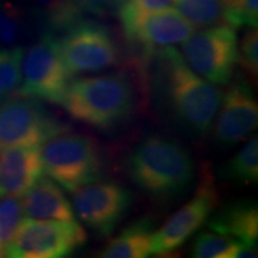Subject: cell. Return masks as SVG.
I'll list each match as a JSON object with an SVG mask.
<instances>
[{
  "label": "cell",
  "mask_w": 258,
  "mask_h": 258,
  "mask_svg": "<svg viewBox=\"0 0 258 258\" xmlns=\"http://www.w3.org/2000/svg\"><path fill=\"white\" fill-rule=\"evenodd\" d=\"M258 104L253 89L243 79L233 82L222 96L214 125V144L228 150L246 140L257 128Z\"/></svg>",
  "instance_id": "7c38bea8"
},
{
  "label": "cell",
  "mask_w": 258,
  "mask_h": 258,
  "mask_svg": "<svg viewBox=\"0 0 258 258\" xmlns=\"http://www.w3.org/2000/svg\"><path fill=\"white\" fill-rule=\"evenodd\" d=\"M61 105L71 117L97 129H111L135 108V90L127 74L85 77L67 84Z\"/></svg>",
  "instance_id": "3957f363"
},
{
  "label": "cell",
  "mask_w": 258,
  "mask_h": 258,
  "mask_svg": "<svg viewBox=\"0 0 258 258\" xmlns=\"http://www.w3.org/2000/svg\"><path fill=\"white\" fill-rule=\"evenodd\" d=\"M73 212L101 237H108L133 205L127 188L115 182H92L74 190Z\"/></svg>",
  "instance_id": "8fae6325"
},
{
  "label": "cell",
  "mask_w": 258,
  "mask_h": 258,
  "mask_svg": "<svg viewBox=\"0 0 258 258\" xmlns=\"http://www.w3.org/2000/svg\"><path fill=\"white\" fill-rule=\"evenodd\" d=\"M173 6L194 28L225 23L220 0H172Z\"/></svg>",
  "instance_id": "ffe728a7"
},
{
  "label": "cell",
  "mask_w": 258,
  "mask_h": 258,
  "mask_svg": "<svg viewBox=\"0 0 258 258\" xmlns=\"http://www.w3.org/2000/svg\"><path fill=\"white\" fill-rule=\"evenodd\" d=\"M69 79L61 59L59 38L46 34L24 53L17 95L61 105Z\"/></svg>",
  "instance_id": "30bf717a"
},
{
  "label": "cell",
  "mask_w": 258,
  "mask_h": 258,
  "mask_svg": "<svg viewBox=\"0 0 258 258\" xmlns=\"http://www.w3.org/2000/svg\"><path fill=\"white\" fill-rule=\"evenodd\" d=\"M82 12L103 17L114 9V0H73Z\"/></svg>",
  "instance_id": "83f0119b"
},
{
  "label": "cell",
  "mask_w": 258,
  "mask_h": 258,
  "mask_svg": "<svg viewBox=\"0 0 258 258\" xmlns=\"http://www.w3.org/2000/svg\"><path fill=\"white\" fill-rule=\"evenodd\" d=\"M207 222L212 231L230 235L257 250L258 207L253 200H239L226 203L212 213Z\"/></svg>",
  "instance_id": "9a60e30c"
},
{
  "label": "cell",
  "mask_w": 258,
  "mask_h": 258,
  "mask_svg": "<svg viewBox=\"0 0 258 258\" xmlns=\"http://www.w3.org/2000/svg\"><path fill=\"white\" fill-rule=\"evenodd\" d=\"M219 199L215 177L208 164H203L195 194L154 232L151 253L164 256L182 246L207 222L219 205Z\"/></svg>",
  "instance_id": "52a82bcc"
},
{
  "label": "cell",
  "mask_w": 258,
  "mask_h": 258,
  "mask_svg": "<svg viewBox=\"0 0 258 258\" xmlns=\"http://www.w3.org/2000/svg\"><path fill=\"white\" fill-rule=\"evenodd\" d=\"M257 250L230 235L202 231L194 240L191 256L196 258L257 257Z\"/></svg>",
  "instance_id": "ac0fdd59"
},
{
  "label": "cell",
  "mask_w": 258,
  "mask_h": 258,
  "mask_svg": "<svg viewBox=\"0 0 258 258\" xmlns=\"http://www.w3.org/2000/svg\"><path fill=\"white\" fill-rule=\"evenodd\" d=\"M3 3H4V2H3V0H0V6H2Z\"/></svg>",
  "instance_id": "f1b7e54d"
},
{
  "label": "cell",
  "mask_w": 258,
  "mask_h": 258,
  "mask_svg": "<svg viewBox=\"0 0 258 258\" xmlns=\"http://www.w3.org/2000/svg\"><path fill=\"white\" fill-rule=\"evenodd\" d=\"M40 12L44 15L48 23L56 30L66 31L72 25L82 21L83 12L73 0H31Z\"/></svg>",
  "instance_id": "7402d4cb"
},
{
  "label": "cell",
  "mask_w": 258,
  "mask_h": 258,
  "mask_svg": "<svg viewBox=\"0 0 258 258\" xmlns=\"http://www.w3.org/2000/svg\"><path fill=\"white\" fill-rule=\"evenodd\" d=\"M154 222L140 219L111 238L101 251L103 258H145L151 254L154 235Z\"/></svg>",
  "instance_id": "e0dca14e"
},
{
  "label": "cell",
  "mask_w": 258,
  "mask_h": 258,
  "mask_svg": "<svg viewBox=\"0 0 258 258\" xmlns=\"http://www.w3.org/2000/svg\"><path fill=\"white\" fill-rule=\"evenodd\" d=\"M23 214L34 220H74L69 199L54 179L41 177L24 194Z\"/></svg>",
  "instance_id": "2e32d148"
},
{
  "label": "cell",
  "mask_w": 258,
  "mask_h": 258,
  "mask_svg": "<svg viewBox=\"0 0 258 258\" xmlns=\"http://www.w3.org/2000/svg\"><path fill=\"white\" fill-rule=\"evenodd\" d=\"M182 56L196 74L214 85H226L238 62V41L231 25L203 28L183 42Z\"/></svg>",
  "instance_id": "5b68a950"
},
{
  "label": "cell",
  "mask_w": 258,
  "mask_h": 258,
  "mask_svg": "<svg viewBox=\"0 0 258 258\" xmlns=\"http://www.w3.org/2000/svg\"><path fill=\"white\" fill-rule=\"evenodd\" d=\"M40 153L47 175L70 192L101 177V148L89 135L69 132L57 134L42 144Z\"/></svg>",
  "instance_id": "277c9868"
},
{
  "label": "cell",
  "mask_w": 258,
  "mask_h": 258,
  "mask_svg": "<svg viewBox=\"0 0 258 258\" xmlns=\"http://www.w3.org/2000/svg\"><path fill=\"white\" fill-rule=\"evenodd\" d=\"M23 55L22 47L0 49V104L17 92L22 78Z\"/></svg>",
  "instance_id": "44dd1931"
},
{
  "label": "cell",
  "mask_w": 258,
  "mask_h": 258,
  "mask_svg": "<svg viewBox=\"0 0 258 258\" xmlns=\"http://www.w3.org/2000/svg\"><path fill=\"white\" fill-rule=\"evenodd\" d=\"M195 28L176 9H161L145 16L135 27L131 41L139 42L145 49H158L183 43Z\"/></svg>",
  "instance_id": "5bb4252c"
},
{
  "label": "cell",
  "mask_w": 258,
  "mask_h": 258,
  "mask_svg": "<svg viewBox=\"0 0 258 258\" xmlns=\"http://www.w3.org/2000/svg\"><path fill=\"white\" fill-rule=\"evenodd\" d=\"M69 132L40 99L18 95L0 104V150L40 146L57 134Z\"/></svg>",
  "instance_id": "8992f818"
},
{
  "label": "cell",
  "mask_w": 258,
  "mask_h": 258,
  "mask_svg": "<svg viewBox=\"0 0 258 258\" xmlns=\"http://www.w3.org/2000/svg\"><path fill=\"white\" fill-rule=\"evenodd\" d=\"M127 172L134 185L158 202H172L185 195L195 179L189 151L159 134L141 140L127 158Z\"/></svg>",
  "instance_id": "6da1fadb"
},
{
  "label": "cell",
  "mask_w": 258,
  "mask_h": 258,
  "mask_svg": "<svg viewBox=\"0 0 258 258\" xmlns=\"http://www.w3.org/2000/svg\"><path fill=\"white\" fill-rule=\"evenodd\" d=\"M60 54L70 78L76 74L97 73L117 64L120 49L104 25L83 22L72 25L59 40Z\"/></svg>",
  "instance_id": "9c48e42d"
},
{
  "label": "cell",
  "mask_w": 258,
  "mask_h": 258,
  "mask_svg": "<svg viewBox=\"0 0 258 258\" xmlns=\"http://www.w3.org/2000/svg\"><path fill=\"white\" fill-rule=\"evenodd\" d=\"M38 146H16L0 153V196H23L42 177Z\"/></svg>",
  "instance_id": "4fadbf2b"
},
{
  "label": "cell",
  "mask_w": 258,
  "mask_h": 258,
  "mask_svg": "<svg viewBox=\"0 0 258 258\" xmlns=\"http://www.w3.org/2000/svg\"><path fill=\"white\" fill-rule=\"evenodd\" d=\"M220 176L235 184H256L258 180V140L256 134L221 167Z\"/></svg>",
  "instance_id": "d6986e66"
},
{
  "label": "cell",
  "mask_w": 258,
  "mask_h": 258,
  "mask_svg": "<svg viewBox=\"0 0 258 258\" xmlns=\"http://www.w3.org/2000/svg\"><path fill=\"white\" fill-rule=\"evenodd\" d=\"M23 217V207L18 196H0V257H6L10 244Z\"/></svg>",
  "instance_id": "603a6c76"
},
{
  "label": "cell",
  "mask_w": 258,
  "mask_h": 258,
  "mask_svg": "<svg viewBox=\"0 0 258 258\" xmlns=\"http://www.w3.org/2000/svg\"><path fill=\"white\" fill-rule=\"evenodd\" d=\"M238 62L252 82L258 77V32L257 28H249L238 48Z\"/></svg>",
  "instance_id": "4316f807"
},
{
  "label": "cell",
  "mask_w": 258,
  "mask_h": 258,
  "mask_svg": "<svg viewBox=\"0 0 258 258\" xmlns=\"http://www.w3.org/2000/svg\"><path fill=\"white\" fill-rule=\"evenodd\" d=\"M23 29V10L14 3H3L0 6V43L14 46Z\"/></svg>",
  "instance_id": "484cf974"
},
{
  "label": "cell",
  "mask_w": 258,
  "mask_h": 258,
  "mask_svg": "<svg viewBox=\"0 0 258 258\" xmlns=\"http://www.w3.org/2000/svg\"><path fill=\"white\" fill-rule=\"evenodd\" d=\"M88 240V234L76 220H34L19 225L6 257L61 258L70 256Z\"/></svg>",
  "instance_id": "ba28073f"
},
{
  "label": "cell",
  "mask_w": 258,
  "mask_h": 258,
  "mask_svg": "<svg viewBox=\"0 0 258 258\" xmlns=\"http://www.w3.org/2000/svg\"><path fill=\"white\" fill-rule=\"evenodd\" d=\"M165 80L171 114L186 134L202 138L211 131L221 105L222 93L196 74L173 47L154 49Z\"/></svg>",
  "instance_id": "7a4b0ae2"
},
{
  "label": "cell",
  "mask_w": 258,
  "mask_h": 258,
  "mask_svg": "<svg viewBox=\"0 0 258 258\" xmlns=\"http://www.w3.org/2000/svg\"><path fill=\"white\" fill-rule=\"evenodd\" d=\"M170 3H172V0H123L116 12L125 36L128 38L132 36L135 27L145 16L165 9Z\"/></svg>",
  "instance_id": "cb8c5ba5"
},
{
  "label": "cell",
  "mask_w": 258,
  "mask_h": 258,
  "mask_svg": "<svg viewBox=\"0 0 258 258\" xmlns=\"http://www.w3.org/2000/svg\"><path fill=\"white\" fill-rule=\"evenodd\" d=\"M224 21L232 28H257L258 0H220Z\"/></svg>",
  "instance_id": "d4e9b609"
}]
</instances>
